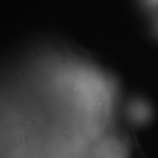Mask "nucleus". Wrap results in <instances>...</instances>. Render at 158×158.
Masks as SVG:
<instances>
[{
	"label": "nucleus",
	"mask_w": 158,
	"mask_h": 158,
	"mask_svg": "<svg viewBox=\"0 0 158 158\" xmlns=\"http://www.w3.org/2000/svg\"><path fill=\"white\" fill-rule=\"evenodd\" d=\"M153 1H155V2H158V0H153Z\"/></svg>",
	"instance_id": "nucleus-1"
}]
</instances>
